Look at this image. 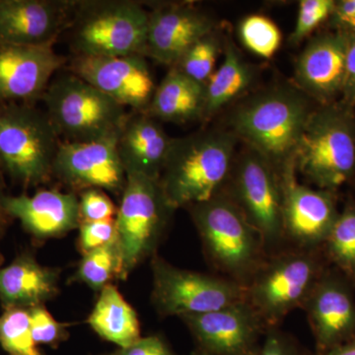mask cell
I'll list each match as a JSON object with an SVG mask.
<instances>
[{
  "mask_svg": "<svg viewBox=\"0 0 355 355\" xmlns=\"http://www.w3.org/2000/svg\"><path fill=\"white\" fill-rule=\"evenodd\" d=\"M72 73L133 112L144 113L156 90L146 57H84L77 55Z\"/></svg>",
  "mask_w": 355,
  "mask_h": 355,
  "instance_id": "2e32d148",
  "label": "cell"
},
{
  "mask_svg": "<svg viewBox=\"0 0 355 355\" xmlns=\"http://www.w3.org/2000/svg\"><path fill=\"white\" fill-rule=\"evenodd\" d=\"M2 205L9 218L19 220L39 240L60 237L80 225L79 200L74 193L41 190L33 196L6 195Z\"/></svg>",
  "mask_w": 355,
  "mask_h": 355,
  "instance_id": "44dd1931",
  "label": "cell"
},
{
  "mask_svg": "<svg viewBox=\"0 0 355 355\" xmlns=\"http://www.w3.org/2000/svg\"><path fill=\"white\" fill-rule=\"evenodd\" d=\"M58 272L42 266L31 254L17 257L0 268V302L4 308L31 309L57 295Z\"/></svg>",
  "mask_w": 355,
  "mask_h": 355,
  "instance_id": "603a6c76",
  "label": "cell"
},
{
  "mask_svg": "<svg viewBox=\"0 0 355 355\" xmlns=\"http://www.w3.org/2000/svg\"><path fill=\"white\" fill-rule=\"evenodd\" d=\"M119 133L85 142H62L53 177L77 191L99 189L121 195L127 182L118 151Z\"/></svg>",
  "mask_w": 355,
  "mask_h": 355,
  "instance_id": "4fadbf2b",
  "label": "cell"
},
{
  "mask_svg": "<svg viewBox=\"0 0 355 355\" xmlns=\"http://www.w3.org/2000/svg\"><path fill=\"white\" fill-rule=\"evenodd\" d=\"M342 103L352 109L355 106V33L349 34Z\"/></svg>",
  "mask_w": 355,
  "mask_h": 355,
  "instance_id": "74e56055",
  "label": "cell"
},
{
  "mask_svg": "<svg viewBox=\"0 0 355 355\" xmlns=\"http://www.w3.org/2000/svg\"><path fill=\"white\" fill-rule=\"evenodd\" d=\"M105 355H120V354H119L118 350H116V352H114V354H105Z\"/></svg>",
  "mask_w": 355,
  "mask_h": 355,
  "instance_id": "ee69618b",
  "label": "cell"
},
{
  "mask_svg": "<svg viewBox=\"0 0 355 355\" xmlns=\"http://www.w3.org/2000/svg\"><path fill=\"white\" fill-rule=\"evenodd\" d=\"M220 43L214 32L191 44L172 67L189 78L205 85L216 70Z\"/></svg>",
  "mask_w": 355,
  "mask_h": 355,
  "instance_id": "f546056e",
  "label": "cell"
},
{
  "mask_svg": "<svg viewBox=\"0 0 355 355\" xmlns=\"http://www.w3.org/2000/svg\"><path fill=\"white\" fill-rule=\"evenodd\" d=\"M151 299L160 316L182 318L227 307L246 299V289L219 275L183 270L153 257Z\"/></svg>",
  "mask_w": 355,
  "mask_h": 355,
  "instance_id": "8fae6325",
  "label": "cell"
},
{
  "mask_svg": "<svg viewBox=\"0 0 355 355\" xmlns=\"http://www.w3.org/2000/svg\"><path fill=\"white\" fill-rule=\"evenodd\" d=\"M64 64L53 44H0V105H34Z\"/></svg>",
  "mask_w": 355,
  "mask_h": 355,
  "instance_id": "e0dca14e",
  "label": "cell"
},
{
  "mask_svg": "<svg viewBox=\"0 0 355 355\" xmlns=\"http://www.w3.org/2000/svg\"><path fill=\"white\" fill-rule=\"evenodd\" d=\"M330 19L338 31L355 33V0L336 1Z\"/></svg>",
  "mask_w": 355,
  "mask_h": 355,
  "instance_id": "f35d334b",
  "label": "cell"
},
{
  "mask_svg": "<svg viewBox=\"0 0 355 355\" xmlns=\"http://www.w3.org/2000/svg\"><path fill=\"white\" fill-rule=\"evenodd\" d=\"M180 319L188 327L198 349L210 355H254L268 329L246 299Z\"/></svg>",
  "mask_w": 355,
  "mask_h": 355,
  "instance_id": "5bb4252c",
  "label": "cell"
},
{
  "mask_svg": "<svg viewBox=\"0 0 355 355\" xmlns=\"http://www.w3.org/2000/svg\"><path fill=\"white\" fill-rule=\"evenodd\" d=\"M315 355H355V340L334 347L324 354Z\"/></svg>",
  "mask_w": 355,
  "mask_h": 355,
  "instance_id": "ab89813d",
  "label": "cell"
},
{
  "mask_svg": "<svg viewBox=\"0 0 355 355\" xmlns=\"http://www.w3.org/2000/svg\"><path fill=\"white\" fill-rule=\"evenodd\" d=\"M87 322L100 338L120 349L130 347L141 338L137 312L114 284L100 291Z\"/></svg>",
  "mask_w": 355,
  "mask_h": 355,
  "instance_id": "d4e9b609",
  "label": "cell"
},
{
  "mask_svg": "<svg viewBox=\"0 0 355 355\" xmlns=\"http://www.w3.org/2000/svg\"><path fill=\"white\" fill-rule=\"evenodd\" d=\"M3 227H1V226H0V237H1L2 232H3ZM2 260H3V258H2V254L1 253H0V263H2Z\"/></svg>",
  "mask_w": 355,
  "mask_h": 355,
  "instance_id": "7bdbcfd3",
  "label": "cell"
},
{
  "mask_svg": "<svg viewBox=\"0 0 355 355\" xmlns=\"http://www.w3.org/2000/svg\"><path fill=\"white\" fill-rule=\"evenodd\" d=\"M336 2L335 0H302L299 3L297 21L291 34V43H300L324 21L330 19Z\"/></svg>",
  "mask_w": 355,
  "mask_h": 355,
  "instance_id": "1f68e13d",
  "label": "cell"
},
{
  "mask_svg": "<svg viewBox=\"0 0 355 355\" xmlns=\"http://www.w3.org/2000/svg\"><path fill=\"white\" fill-rule=\"evenodd\" d=\"M42 99L65 141H91L120 132L128 116L125 107L72 72L51 80Z\"/></svg>",
  "mask_w": 355,
  "mask_h": 355,
  "instance_id": "9c48e42d",
  "label": "cell"
},
{
  "mask_svg": "<svg viewBox=\"0 0 355 355\" xmlns=\"http://www.w3.org/2000/svg\"><path fill=\"white\" fill-rule=\"evenodd\" d=\"M330 266L322 248H286L268 256L247 286L246 300L268 328H277L289 313L302 309Z\"/></svg>",
  "mask_w": 355,
  "mask_h": 355,
  "instance_id": "5b68a950",
  "label": "cell"
},
{
  "mask_svg": "<svg viewBox=\"0 0 355 355\" xmlns=\"http://www.w3.org/2000/svg\"><path fill=\"white\" fill-rule=\"evenodd\" d=\"M297 92L277 89L240 107L232 116L236 135L260 154L279 174L295 163V154L312 114Z\"/></svg>",
  "mask_w": 355,
  "mask_h": 355,
  "instance_id": "3957f363",
  "label": "cell"
},
{
  "mask_svg": "<svg viewBox=\"0 0 355 355\" xmlns=\"http://www.w3.org/2000/svg\"><path fill=\"white\" fill-rule=\"evenodd\" d=\"M118 352L120 355H174L169 345L159 336H141L132 345L120 349Z\"/></svg>",
  "mask_w": 355,
  "mask_h": 355,
  "instance_id": "8d00e7d4",
  "label": "cell"
},
{
  "mask_svg": "<svg viewBox=\"0 0 355 355\" xmlns=\"http://www.w3.org/2000/svg\"><path fill=\"white\" fill-rule=\"evenodd\" d=\"M0 345L8 355H46L33 338L29 311L4 308L0 315Z\"/></svg>",
  "mask_w": 355,
  "mask_h": 355,
  "instance_id": "f1b7e54d",
  "label": "cell"
},
{
  "mask_svg": "<svg viewBox=\"0 0 355 355\" xmlns=\"http://www.w3.org/2000/svg\"><path fill=\"white\" fill-rule=\"evenodd\" d=\"M188 209L210 266L246 289L268 258L260 233L223 191Z\"/></svg>",
  "mask_w": 355,
  "mask_h": 355,
  "instance_id": "6da1fadb",
  "label": "cell"
},
{
  "mask_svg": "<svg viewBox=\"0 0 355 355\" xmlns=\"http://www.w3.org/2000/svg\"><path fill=\"white\" fill-rule=\"evenodd\" d=\"M78 200L80 223L114 218L118 211L109 196L99 189L80 191Z\"/></svg>",
  "mask_w": 355,
  "mask_h": 355,
  "instance_id": "836d02e7",
  "label": "cell"
},
{
  "mask_svg": "<svg viewBox=\"0 0 355 355\" xmlns=\"http://www.w3.org/2000/svg\"><path fill=\"white\" fill-rule=\"evenodd\" d=\"M77 2L0 0V44H53Z\"/></svg>",
  "mask_w": 355,
  "mask_h": 355,
  "instance_id": "ac0fdd59",
  "label": "cell"
},
{
  "mask_svg": "<svg viewBox=\"0 0 355 355\" xmlns=\"http://www.w3.org/2000/svg\"><path fill=\"white\" fill-rule=\"evenodd\" d=\"M28 311L33 338L37 345H48L55 349L67 340L69 324L58 322L44 305L33 307Z\"/></svg>",
  "mask_w": 355,
  "mask_h": 355,
  "instance_id": "d6a6232c",
  "label": "cell"
},
{
  "mask_svg": "<svg viewBox=\"0 0 355 355\" xmlns=\"http://www.w3.org/2000/svg\"><path fill=\"white\" fill-rule=\"evenodd\" d=\"M214 22L189 4H171L149 12L146 57L175 65L189 48L210 33Z\"/></svg>",
  "mask_w": 355,
  "mask_h": 355,
  "instance_id": "d6986e66",
  "label": "cell"
},
{
  "mask_svg": "<svg viewBox=\"0 0 355 355\" xmlns=\"http://www.w3.org/2000/svg\"><path fill=\"white\" fill-rule=\"evenodd\" d=\"M4 196H6V193H4L3 191V181H2L1 168H0V226L6 228V226L8 224L10 218L7 216L6 211H4L3 205H2V200H3Z\"/></svg>",
  "mask_w": 355,
  "mask_h": 355,
  "instance_id": "60d3db41",
  "label": "cell"
},
{
  "mask_svg": "<svg viewBox=\"0 0 355 355\" xmlns=\"http://www.w3.org/2000/svg\"><path fill=\"white\" fill-rule=\"evenodd\" d=\"M239 35L248 50L261 58H272L282 44L279 27L263 15L248 16L243 19Z\"/></svg>",
  "mask_w": 355,
  "mask_h": 355,
  "instance_id": "4dcf8cb0",
  "label": "cell"
},
{
  "mask_svg": "<svg viewBox=\"0 0 355 355\" xmlns=\"http://www.w3.org/2000/svg\"><path fill=\"white\" fill-rule=\"evenodd\" d=\"M235 139L207 132L172 140L158 181L173 209H188L223 190L235 163Z\"/></svg>",
  "mask_w": 355,
  "mask_h": 355,
  "instance_id": "7a4b0ae2",
  "label": "cell"
},
{
  "mask_svg": "<svg viewBox=\"0 0 355 355\" xmlns=\"http://www.w3.org/2000/svg\"><path fill=\"white\" fill-rule=\"evenodd\" d=\"M349 34L338 31L315 37L299 55L295 78L305 93L324 105L342 96Z\"/></svg>",
  "mask_w": 355,
  "mask_h": 355,
  "instance_id": "ffe728a7",
  "label": "cell"
},
{
  "mask_svg": "<svg viewBox=\"0 0 355 355\" xmlns=\"http://www.w3.org/2000/svg\"><path fill=\"white\" fill-rule=\"evenodd\" d=\"M331 266L355 286V200L349 198L340 210L323 247Z\"/></svg>",
  "mask_w": 355,
  "mask_h": 355,
  "instance_id": "4316f807",
  "label": "cell"
},
{
  "mask_svg": "<svg viewBox=\"0 0 355 355\" xmlns=\"http://www.w3.org/2000/svg\"><path fill=\"white\" fill-rule=\"evenodd\" d=\"M60 144L48 114L34 105H0V168L25 188L53 177Z\"/></svg>",
  "mask_w": 355,
  "mask_h": 355,
  "instance_id": "8992f818",
  "label": "cell"
},
{
  "mask_svg": "<svg viewBox=\"0 0 355 355\" xmlns=\"http://www.w3.org/2000/svg\"><path fill=\"white\" fill-rule=\"evenodd\" d=\"M174 211L158 180L127 175L114 218L121 254V280L127 279L140 263L155 256Z\"/></svg>",
  "mask_w": 355,
  "mask_h": 355,
  "instance_id": "52a82bcc",
  "label": "cell"
},
{
  "mask_svg": "<svg viewBox=\"0 0 355 355\" xmlns=\"http://www.w3.org/2000/svg\"><path fill=\"white\" fill-rule=\"evenodd\" d=\"M148 19L135 1L77 2L72 46L84 57H146Z\"/></svg>",
  "mask_w": 355,
  "mask_h": 355,
  "instance_id": "ba28073f",
  "label": "cell"
},
{
  "mask_svg": "<svg viewBox=\"0 0 355 355\" xmlns=\"http://www.w3.org/2000/svg\"><path fill=\"white\" fill-rule=\"evenodd\" d=\"M116 240L114 218L107 220L83 222L79 225V251L83 254L111 244Z\"/></svg>",
  "mask_w": 355,
  "mask_h": 355,
  "instance_id": "e575fe53",
  "label": "cell"
},
{
  "mask_svg": "<svg viewBox=\"0 0 355 355\" xmlns=\"http://www.w3.org/2000/svg\"><path fill=\"white\" fill-rule=\"evenodd\" d=\"M254 355H315L280 327L268 328Z\"/></svg>",
  "mask_w": 355,
  "mask_h": 355,
  "instance_id": "d590c367",
  "label": "cell"
},
{
  "mask_svg": "<svg viewBox=\"0 0 355 355\" xmlns=\"http://www.w3.org/2000/svg\"><path fill=\"white\" fill-rule=\"evenodd\" d=\"M287 248L321 249L340 214L336 191L298 183L295 163L280 174Z\"/></svg>",
  "mask_w": 355,
  "mask_h": 355,
  "instance_id": "7c38bea8",
  "label": "cell"
},
{
  "mask_svg": "<svg viewBox=\"0 0 355 355\" xmlns=\"http://www.w3.org/2000/svg\"><path fill=\"white\" fill-rule=\"evenodd\" d=\"M157 121L146 113L128 114L118 139V151L128 174L158 180L172 144Z\"/></svg>",
  "mask_w": 355,
  "mask_h": 355,
  "instance_id": "7402d4cb",
  "label": "cell"
},
{
  "mask_svg": "<svg viewBox=\"0 0 355 355\" xmlns=\"http://www.w3.org/2000/svg\"><path fill=\"white\" fill-rule=\"evenodd\" d=\"M205 103V85L172 67L144 113L156 121L186 123L202 119Z\"/></svg>",
  "mask_w": 355,
  "mask_h": 355,
  "instance_id": "cb8c5ba5",
  "label": "cell"
},
{
  "mask_svg": "<svg viewBox=\"0 0 355 355\" xmlns=\"http://www.w3.org/2000/svg\"><path fill=\"white\" fill-rule=\"evenodd\" d=\"M223 62L205 84L202 119L211 118L223 107L243 94L253 81L251 67L243 60L234 46L226 44Z\"/></svg>",
  "mask_w": 355,
  "mask_h": 355,
  "instance_id": "484cf974",
  "label": "cell"
},
{
  "mask_svg": "<svg viewBox=\"0 0 355 355\" xmlns=\"http://www.w3.org/2000/svg\"><path fill=\"white\" fill-rule=\"evenodd\" d=\"M355 286L333 266L327 270L302 310L321 354L355 340Z\"/></svg>",
  "mask_w": 355,
  "mask_h": 355,
  "instance_id": "9a60e30c",
  "label": "cell"
},
{
  "mask_svg": "<svg viewBox=\"0 0 355 355\" xmlns=\"http://www.w3.org/2000/svg\"><path fill=\"white\" fill-rule=\"evenodd\" d=\"M224 193L263 237L268 256L286 249L279 172L256 151L235 161Z\"/></svg>",
  "mask_w": 355,
  "mask_h": 355,
  "instance_id": "30bf717a",
  "label": "cell"
},
{
  "mask_svg": "<svg viewBox=\"0 0 355 355\" xmlns=\"http://www.w3.org/2000/svg\"><path fill=\"white\" fill-rule=\"evenodd\" d=\"M121 254L118 242L93 250L83 254L74 279L83 282L93 291H101L121 277Z\"/></svg>",
  "mask_w": 355,
  "mask_h": 355,
  "instance_id": "83f0119b",
  "label": "cell"
},
{
  "mask_svg": "<svg viewBox=\"0 0 355 355\" xmlns=\"http://www.w3.org/2000/svg\"><path fill=\"white\" fill-rule=\"evenodd\" d=\"M299 171L317 189L336 191L355 182V116L343 103L313 111L295 154Z\"/></svg>",
  "mask_w": 355,
  "mask_h": 355,
  "instance_id": "277c9868",
  "label": "cell"
},
{
  "mask_svg": "<svg viewBox=\"0 0 355 355\" xmlns=\"http://www.w3.org/2000/svg\"><path fill=\"white\" fill-rule=\"evenodd\" d=\"M191 355H210L209 354H207V352H203V350L200 349H196L193 350V352H191Z\"/></svg>",
  "mask_w": 355,
  "mask_h": 355,
  "instance_id": "b9f144b4",
  "label": "cell"
}]
</instances>
